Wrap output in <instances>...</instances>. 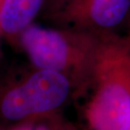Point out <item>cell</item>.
<instances>
[{"label":"cell","instance_id":"obj_4","mask_svg":"<svg viewBox=\"0 0 130 130\" xmlns=\"http://www.w3.org/2000/svg\"><path fill=\"white\" fill-rule=\"evenodd\" d=\"M129 13L130 0H64L48 16L59 26L107 38L126 25Z\"/></svg>","mask_w":130,"mask_h":130},{"label":"cell","instance_id":"obj_6","mask_svg":"<svg viewBox=\"0 0 130 130\" xmlns=\"http://www.w3.org/2000/svg\"><path fill=\"white\" fill-rule=\"evenodd\" d=\"M11 130H77L72 124L62 120L55 113L19 122Z\"/></svg>","mask_w":130,"mask_h":130},{"label":"cell","instance_id":"obj_8","mask_svg":"<svg viewBox=\"0 0 130 130\" xmlns=\"http://www.w3.org/2000/svg\"><path fill=\"white\" fill-rule=\"evenodd\" d=\"M126 26L128 27V36H127L126 38L130 41V13H129L128 20H127V22H126Z\"/></svg>","mask_w":130,"mask_h":130},{"label":"cell","instance_id":"obj_11","mask_svg":"<svg viewBox=\"0 0 130 130\" xmlns=\"http://www.w3.org/2000/svg\"><path fill=\"white\" fill-rule=\"evenodd\" d=\"M0 36H1V35H0Z\"/></svg>","mask_w":130,"mask_h":130},{"label":"cell","instance_id":"obj_7","mask_svg":"<svg viewBox=\"0 0 130 130\" xmlns=\"http://www.w3.org/2000/svg\"><path fill=\"white\" fill-rule=\"evenodd\" d=\"M64 0H47L46 4L45 9L46 10V13L50 14L51 12H53L56 8H58Z\"/></svg>","mask_w":130,"mask_h":130},{"label":"cell","instance_id":"obj_3","mask_svg":"<svg viewBox=\"0 0 130 130\" xmlns=\"http://www.w3.org/2000/svg\"><path fill=\"white\" fill-rule=\"evenodd\" d=\"M74 91L71 80L63 74L35 69L1 92L0 113L17 123L56 113Z\"/></svg>","mask_w":130,"mask_h":130},{"label":"cell","instance_id":"obj_9","mask_svg":"<svg viewBox=\"0 0 130 130\" xmlns=\"http://www.w3.org/2000/svg\"><path fill=\"white\" fill-rule=\"evenodd\" d=\"M126 130H130V121H129V123H128V128H127Z\"/></svg>","mask_w":130,"mask_h":130},{"label":"cell","instance_id":"obj_5","mask_svg":"<svg viewBox=\"0 0 130 130\" xmlns=\"http://www.w3.org/2000/svg\"><path fill=\"white\" fill-rule=\"evenodd\" d=\"M47 0H2L0 5V35L15 42Z\"/></svg>","mask_w":130,"mask_h":130},{"label":"cell","instance_id":"obj_1","mask_svg":"<svg viewBox=\"0 0 130 130\" xmlns=\"http://www.w3.org/2000/svg\"><path fill=\"white\" fill-rule=\"evenodd\" d=\"M82 105L86 130H126L130 121V41L103 39L85 86Z\"/></svg>","mask_w":130,"mask_h":130},{"label":"cell","instance_id":"obj_2","mask_svg":"<svg viewBox=\"0 0 130 130\" xmlns=\"http://www.w3.org/2000/svg\"><path fill=\"white\" fill-rule=\"evenodd\" d=\"M103 39L74 28L31 24L18 41L35 69L62 73L79 93L88 82Z\"/></svg>","mask_w":130,"mask_h":130},{"label":"cell","instance_id":"obj_10","mask_svg":"<svg viewBox=\"0 0 130 130\" xmlns=\"http://www.w3.org/2000/svg\"><path fill=\"white\" fill-rule=\"evenodd\" d=\"M1 2H2V0H0V5H1Z\"/></svg>","mask_w":130,"mask_h":130}]
</instances>
